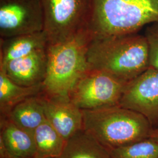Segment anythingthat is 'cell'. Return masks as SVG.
Listing matches in <instances>:
<instances>
[{
	"label": "cell",
	"mask_w": 158,
	"mask_h": 158,
	"mask_svg": "<svg viewBox=\"0 0 158 158\" xmlns=\"http://www.w3.org/2000/svg\"><path fill=\"white\" fill-rule=\"evenodd\" d=\"M82 111L83 130L109 151L148 139L153 129L143 115L119 105Z\"/></svg>",
	"instance_id": "3957f363"
},
{
	"label": "cell",
	"mask_w": 158,
	"mask_h": 158,
	"mask_svg": "<svg viewBox=\"0 0 158 158\" xmlns=\"http://www.w3.org/2000/svg\"><path fill=\"white\" fill-rule=\"evenodd\" d=\"M110 152L112 158H158V143L148 138Z\"/></svg>",
	"instance_id": "e0dca14e"
},
{
	"label": "cell",
	"mask_w": 158,
	"mask_h": 158,
	"mask_svg": "<svg viewBox=\"0 0 158 158\" xmlns=\"http://www.w3.org/2000/svg\"><path fill=\"white\" fill-rule=\"evenodd\" d=\"M43 83L32 86L18 85L0 70V114L6 117L12 108L19 102L43 91Z\"/></svg>",
	"instance_id": "5bb4252c"
},
{
	"label": "cell",
	"mask_w": 158,
	"mask_h": 158,
	"mask_svg": "<svg viewBox=\"0 0 158 158\" xmlns=\"http://www.w3.org/2000/svg\"><path fill=\"white\" fill-rule=\"evenodd\" d=\"M42 0H0L2 39L44 31Z\"/></svg>",
	"instance_id": "52a82bcc"
},
{
	"label": "cell",
	"mask_w": 158,
	"mask_h": 158,
	"mask_svg": "<svg viewBox=\"0 0 158 158\" xmlns=\"http://www.w3.org/2000/svg\"><path fill=\"white\" fill-rule=\"evenodd\" d=\"M127 83L104 72L89 69L76 81L70 98L81 110L117 106Z\"/></svg>",
	"instance_id": "8992f818"
},
{
	"label": "cell",
	"mask_w": 158,
	"mask_h": 158,
	"mask_svg": "<svg viewBox=\"0 0 158 158\" xmlns=\"http://www.w3.org/2000/svg\"><path fill=\"white\" fill-rule=\"evenodd\" d=\"M49 45L62 43L87 29L91 0H42Z\"/></svg>",
	"instance_id": "5b68a950"
},
{
	"label": "cell",
	"mask_w": 158,
	"mask_h": 158,
	"mask_svg": "<svg viewBox=\"0 0 158 158\" xmlns=\"http://www.w3.org/2000/svg\"><path fill=\"white\" fill-rule=\"evenodd\" d=\"M93 39L138 33L158 22V0H91Z\"/></svg>",
	"instance_id": "7a4b0ae2"
},
{
	"label": "cell",
	"mask_w": 158,
	"mask_h": 158,
	"mask_svg": "<svg viewBox=\"0 0 158 158\" xmlns=\"http://www.w3.org/2000/svg\"><path fill=\"white\" fill-rule=\"evenodd\" d=\"M0 144L10 158H35L34 134L23 130L6 117L0 119Z\"/></svg>",
	"instance_id": "8fae6325"
},
{
	"label": "cell",
	"mask_w": 158,
	"mask_h": 158,
	"mask_svg": "<svg viewBox=\"0 0 158 158\" xmlns=\"http://www.w3.org/2000/svg\"><path fill=\"white\" fill-rule=\"evenodd\" d=\"M46 120L67 141L83 130V111L70 97H51L40 94Z\"/></svg>",
	"instance_id": "9c48e42d"
},
{
	"label": "cell",
	"mask_w": 158,
	"mask_h": 158,
	"mask_svg": "<svg viewBox=\"0 0 158 158\" xmlns=\"http://www.w3.org/2000/svg\"><path fill=\"white\" fill-rule=\"evenodd\" d=\"M92 40L90 32L85 29L64 42L48 44L44 94L51 97H70L76 81L89 69L87 54Z\"/></svg>",
	"instance_id": "277c9868"
},
{
	"label": "cell",
	"mask_w": 158,
	"mask_h": 158,
	"mask_svg": "<svg viewBox=\"0 0 158 158\" xmlns=\"http://www.w3.org/2000/svg\"><path fill=\"white\" fill-rule=\"evenodd\" d=\"M58 158H112L110 152L84 130L69 139Z\"/></svg>",
	"instance_id": "9a60e30c"
},
{
	"label": "cell",
	"mask_w": 158,
	"mask_h": 158,
	"mask_svg": "<svg viewBox=\"0 0 158 158\" xmlns=\"http://www.w3.org/2000/svg\"><path fill=\"white\" fill-rule=\"evenodd\" d=\"M149 138L158 143V128L152 129Z\"/></svg>",
	"instance_id": "d6986e66"
},
{
	"label": "cell",
	"mask_w": 158,
	"mask_h": 158,
	"mask_svg": "<svg viewBox=\"0 0 158 158\" xmlns=\"http://www.w3.org/2000/svg\"><path fill=\"white\" fill-rule=\"evenodd\" d=\"M48 47V46H47ZM48 65L47 48L28 56L14 59L0 66L7 76L18 85L32 86L43 83Z\"/></svg>",
	"instance_id": "30bf717a"
},
{
	"label": "cell",
	"mask_w": 158,
	"mask_h": 158,
	"mask_svg": "<svg viewBox=\"0 0 158 158\" xmlns=\"http://www.w3.org/2000/svg\"><path fill=\"white\" fill-rule=\"evenodd\" d=\"M143 35L148 48L149 67L158 69V22L148 25Z\"/></svg>",
	"instance_id": "ac0fdd59"
},
{
	"label": "cell",
	"mask_w": 158,
	"mask_h": 158,
	"mask_svg": "<svg viewBox=\"0 0 158 158\" xmlns=\"http://www.w3.org/2000/svg\"><path fill=\"white\" fill-rule=\"evenodd\" d=\"M34 138L35 158H59L67 142L47 120L35 130Z\"/></svg>",
	"instance_id": "2e32d148"
},
{
	"label": "cell",
	"mask_w": 158,
	"mask_h": 158,
	"mask_svg": "<svg viewBox=\"0 0 158 158\" xmlns=\"http://www.w3.org/2000/svg\"><path fill=\"white\" fill-rule=\"evenodd\" d=\"M119 105L139 113L158 128V69L149 68L125 85Z\"/></svg>",
	"instance_id": "ba28073f"
},
{
	"label": "cell",
	"mask_w": 158,
	"mask_h": 158,
	"mask_svg": "<svg viewBox=\"0 0 158 158\" xmlns=\"http://www.w3.org/2000/svg\"><path fill=\"white\" fill-rule=\"evenodd\" d=\"M48 40L45 31L19 35L0 40V66L10 61L45 49Z\"/></svg>",
	"instance_id": "7c38bea8"
},
{
	"label": "cell",
	"mask_w": 158,
	"mask_h": 158,
	"mask_svg": "<svg viewBox=\"0 0 158 158\" xmlns=\"http://www.w3.org/2000/svg\"><path fill=\"white\" fill-rule=\"evenodd\" d=\"M87 60L89 69L128 82L149 68L147 40L139 33L93 39Z\"/></svg>",
	"instance_id": "6da1fadb"
},
{
	"label": "cell",
	"mask_w": 158,
	"mask_h": 158,
	"mask_svg": "<svg viewBox=\"0 0 158 158\" xmlns=\"http://www.w3.org/2000/svg\"><path fill=\"white\" fill-rule=\"evenodd\" d=\"M40 94L19 102L6 117L23 130L34 134L35 130L46 120Z\"/></svg>",
	"instance_id": "4fadbf2b"
}]
</instances>
